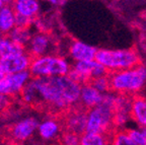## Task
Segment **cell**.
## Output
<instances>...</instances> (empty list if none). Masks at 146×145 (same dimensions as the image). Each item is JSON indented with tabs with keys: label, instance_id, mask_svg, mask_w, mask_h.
<instances>
[{
	"label": "cell",
	"instance_id": "obj_22",
	"mask_svg": "<svg viewBox=\"0 0 146 145\" xmlns=\"http://www.w3.org/2000/svg\"><path fill=\"white\" fill-rule=\"evenodd\" d=\"M111 145H136L130 138L127 130H118L112 136Z\"/></svg>",
	"mask_w": 146,
	"mask_h": 145
},
{
	"label": "cell",
	"instance_id": "obj_1",
	"mask_svg": "<svg viewBox=\"0 0 146 145\" xmlns=\"http://www.w3.org/2000/svg\"><path fill=\"white\" fill-rule=\"evenodd\" d=\"M80 91L81 85L69 76L34 77L21 94L27 104H45L54 111H65L79 102Z\"/></svg>",
	"mask_w": 146,
	"mask_h": 145
},
{
	"label": "cell",
	"instance_id": "obj_14",
	"mask_svg": "<svg viewBox=\"0 0 146 145\" xmlns=\"http://www.w3.org/2000/svg\"><path fill=\"white\" fill-rule=\"evenodd\" d=\"M29 50H30V55L34 56V58L38 57L47 56V53L50 51L52 47V42L46 34L39 33V34L33 36L32 40L29 43Z\"/></svg>",
	"mask_w": 146,
	"mask_h": 145
},
{
	"label": "cell",
	"instance_id": "obj_6",
	"mask_svg": "<svg viewBox=\"0 0 146 145\" xmlns=\"http://www.w3.org/2000/svg\"><path fill=\"white\" fill-rule=\"evenodd\" d=\"M108 75H110V71L105 66L98 63L96 60H92V61L76 62L67 76L70 77L73 81L77 82L80 85H83L90 83L96 78Z\"/></svg>",
	"mask_w": 146,
	"mask_h": 145
},
{
	"label": "cell",
	"instance_id": "obj_8",
	"mask_svg": "<svg viewBox=\"0 0 146 145\" xmlns=\"http://www.w3.org/2000/svg\"><path fill=\"white\" fill-rule=\"evenodd\" d=\"M33 58L30 54L11 55L0 58V71L4 75H11L30 70Z\"/></svg>",
	"mask_w": 146,
	"mask_h": 145
},
{
	"label": "cell",
	"instance_id": "obj_23",
	"mask_svg": "<svg viewBox=\"0 0 146 145\" xmlns=\"http://www.w3.org/2000/svg\"><path fill=\"white\" fill-rule=\"evenodd\" d=\"M90 83L92 84L100 92L103 93V94L108 93L110 91V89H111V81H110L109 75H108V76L96 78V79L92 80Z\"/></svg>",
	"mask_w": 146,
	"mask_h": 145
},
{
	"label": "cell",
	"instance_id": "obj_3",
	"mask_svg": "<svg viewBox=\"0 0 146 145\" xmlns=\"http://www.w3.org/2000/svg\"><path fill=\"white\" fill-rule=\"evenodd\" d=\"M111 89L119 94H136L146 82V67L138 65L128 70L110 73Z\"/></svg>",
	"mask_w": 146,
	"mask_h": 145
},
{
	"label": "cell",
	"instance_id": "obj_24",
	"mask_svg": "<svg viewBox=\"0 0 146 145\" xmlns=\"http://www.w3.org/2000/svg\"><path fill=\"white\" fill-rule=\"evenodd\" d=\"M127 132L136 145H146V137L141 129H129Z\"/></svg>",
	"mask_w": 146,
	"mask_h": 145
},
{
	"label": "cell",
	"instance_id": "obj_11",
	"mask_svg": "<svg viewBox=\"0 0 146 145\" xmlns=\"http://www.w3.org/2000/svg\"><path fill=\"white\" fill-rule=\"evenodd\" d=\"M104 96L102 92L98 90L91 83H86L81 85L79 102L81 107L85 110H91L100 106L104 100Z\"/></svg>",
	"mask_w": 146,
	"mask_h": 145
},
{
	"label": "cell",
	"instance_id": "obj_2",
	"mask_svg": "<svg viewBox=\"0 0 146 145\" xmlns=\"http://www.w3.org/2000/svg\"><path fill=\"white\" fill-rule=\"evenodd\" d=\"M117 95L105 93L103 102L94 109L87 112V124L85 133L103 134L107 133L114 126L115 104Z\"/></svg>",
	"mask_w": 146,
	"mask_h": 145
},
{
	"label": "cell",
	"instance_id": "obj_20",
	"mask_svg": "<svg viewBox=\"0 0 146 145\" xmlns=\"http://www.w3.org/2000/svg\"><path fill=\"white\" fill-rule=\"evenodd\" d=\"M7 36L12 42L18 44V45L25 47V45H29V43L32 40L33 36L32 33L30 32L29 27H14L11 32L9 33Z\"/></svg>",
	"mask_w": 146,
	"mask_h": 145
},
{
	"label": "cell",
	"instance_id": "obj_25",
	"mask_svg": "<svg viewBox=\"0 0 146 145\" xmlns=\"http://www.w3.org/2000/svg\"><path fill=\"white\" fill-rule=\"evenodd\" d=\"M63 145H80V136L71 132H65L62 135Z\"/></svg>",
	"mask_w": 146,
	"mask_h": 145
},
{
	"label": "cell",
	"instance_id": "obj_18",
	"mask_svg": "<svg viewBox=\"0 0 146 145\" xmlns=\"http://www.w3.org/2000/svg\"><path fill=\"white\" fill-rule=\"evenodd\" d=\"M23 53H25V47L12 42L8 36L0 35V58Z\"/></svg>",
	"mask_w": 146,
	"mask_h": 145
},
{
	"label": "cell",
	"instance_id": "obj_21",
	"mask_svg": "<svg viewBox=\"0 0 146 145\" xmlns=\"http://www.w3.org/2000/svg\"><path fill=\"white\" fill-rule=\"evenodd\" d=\"M80 145H109V142L103 134L84 133L80 136Z\"/></svg>",
	"mask_w": 146,
	"mask_h": 145
},
{
	"label": "cell",
	"instance_id": "obj_27",
	"mask_svg": "<svg viewBox=\"0 0 146 145\" xmlns=\"http://www.w3.org/2000/svg\"><path fill=\"white\" fill-rule=\"evenodd\" d=\"M10 104V98L6 95L0 94V114H2L4 111H6L7 108Z\"/></svg>",
	"mask_w": 146,
	"mask_h": 145
},
{
	"label": "cell",
	"instance_id": "obj_9",
	"mask_svg": "<svg viewBox=\"0 0 146 145\" xmlns=\"http://www.w3.org/2000/svg\"><path fill=\"white\" fill-rule=\"evenodd\" d=\"M88 112V111H87ZM87 112L83 108H75L67 113L65 118V127L67 132L82 136L86 132Z\"/></svg>",
	"mask_w": 146,
	"mask_h": 145
},
{
	"label": "cell",
	"instance_id": "obj_19",
	"mask_svg": "<svg viewBox=\"0 0 146 145\" xmlns=\"http://www.w3.org/2000/svg\"><path fill=\"white\" fill-rule=\"evenodd\" d=\"M40 136L44 139H53L57 136L60 131V125L57 121L46 120L39 125L38 128Z\"/></svg>",
	"mask_w": 146,
	"mask_h": 145
},
{
	"label": "cell",
	"instance_id": "obj_10",
	"mask_svg": "<svg viewBox=\"0 0 146 145\" xmlns=\"http://www.w3.org/2000/svg\"><path fill=\"white\" fill-rule=\"evenodd\" d=\"M132 98H129V95L125 94L117 95L116 104H115L114 126L122 127L130 119Z\"/></svg>",
	"mask_w": 146,
	"mask_h": 145
},
{
	"label": "cell",
	"instance_id": "obj_13",
	"mask_svg": "<svg viewBox=\"0 0 146 145\" xmlns=\"http://www.w3.org/2000/svg\"><path fill=\"white\" fill-rule=\"evenodd\" d=\"M98 50L92 46L80 41H73L69 47V54L76 62L96 60Z\"/></svg>",
	"mask_w": 146,
	"mask_h": 145
},
{
	"label": "cell",
	"instance_id": "obj_12",
	"mask_svg": "<svg viewBox=\"0 0 146 145\" xmlns=\"http://www.w3.org/2000/svg\"><path fill=\"white\" fill-rule=\"evenodd\" d=\"M39 123L35 118H25L13 125L10 130L11 137L15 141L21 142L32 136L34 132L39 128Z\"/></svg>",
	"mask_w": 146,
	"mask_h": 145
},
{
	"label": "cell",
	"instance_id": "obj_28",
	"mask_svg": "<svg viewBox=\"0 0 146 145\" xmlns=\"http://www.w3.org/2000/svg\"><path fill=\"white\" fill-rule=\"evenodd\" d=\"M51 3H53V4H59V3H65L64 1H51Z\"/></svg>",
	"mask_w": 146,
	"mask_h": 145
},
{
	"label": "cell",
	"instance_id": "obj_26",
	"mask_svg": "<svg viewBox=\"0 0 146 145\" xmlns=\"http://www.w3.org/2000/svg\"><path fill=\"white\" fill-rule=\"evenodd\" d=\"M32 18L25 17L23 15L15 14V27H29L32 23Z\"/></svg>",
	"mask_w": 146,
	"mask_h": 145
},
{
	"label": "cell",
	"instance_id": "obj_4",
	"mask_svg": "<svg viewBox=\"0 0 146 145\" xmlns=\"http://www.w3.org/2000/svg\"><path fill=\"white\" fill-rule=\"evenodd\" d=\"M96 60L104 65L110 73L128 70L140 65V59L133 50H98Z\"/></svg>",
	"mask_w": 146,
	"mask_h": 145
},
{
	"label": "cell",
	"instance_id": "obj_5",
	"mask_svg": "<svg viewBox=\"0 0 146 145\" xmlns=\"http://www.w3.org/2000/svg\"><path fill=\"white\" fill-rule=\"evenodd\" d=\"M70 70V65L64 58L50 55L33 58L30 67L33 77L67 76Z\"/></svg>",
	"mask_w": 146,
	"mask_h": 145
},
{
	"label": "cell",
	"instance_id": "obj_17",
	"mask_svg": "<svg viewBox=\"0 0 146 145\" xmlns=\"http://www.w3.org/2000/svg\"><path fill=\"white\" fill-rule=\"evenodd\" d=\"M15 27V12L12 6L6 4L0 10V33L7 36Z\"/></svg>",
	"mask_w": 146,
	"mask_h": 145
},
{
	"label": "cell",
	"instance_id": "obj_15",
	"mask_svg": "<svg viewBox=\"0 0 146 145\" xmlns=\"http://www.w3.org/2000/svg\"><path fill=\"white\" fill-rule=\"evenodd\" d=\"M14 12L18 15H23L27 18H34L39 12L40 5L36 0H17L12 3Z\"/></svg>",
	"mask_w": 146,
	"mask_h": 145
},
{
	"label": "cell",
	"instance_id": "obj_29",
	"mask_svg": "<svg viewBox=\"0 0 146 145\" xmlns=\"http://www.w3.org/2000/svg\"><path fill=\"white\" fill-rule=\"evenodd\" d=\"M4 76H5V75L3 74V73L1 72V71H0V81H1V80L3 79V77H4Z\"/></svg>",
	"mask_w": 146,
	"mask_h": 145
},
{
	"label": "cell",
	"instance_id": "obj_7",
	"mask_svg": "<svg viewBox=\"0 0 146 145\" xmlns=\"http://www.w3.org/2000/svg\"><path fill=\"white\" fill-rule=\"evenodd\" d=\"M30 70L23 72L16 73V74L5 75L3 79L0 81V94L12 96L17 93H21L27 82L31 80Z\"/></svg>",
	"mask_w": 146,
	"mask_h": 145
},
{
	"label": "cell",
	"instance_id": "obj_16",
	"mask_svg": "<svg viewBox=\"0 0 146 145\" xmlns=\"http://www.w3.org/2000/svg\"><path fill=\"white\" fill-rule=\"evenodd\" d=\"M131 118L141 128H146V100L142 96H134L132 98Z\"/></svg>",
	"mask_w": 146,
	"mask_h": 145
}]
</instances>
